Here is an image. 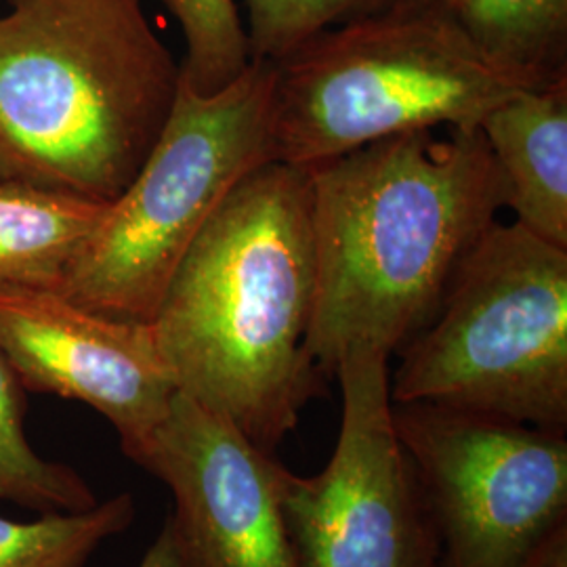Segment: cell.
I'll list each match as a JSON object with an SVG mask.
<instances>
[{
  "label": "cell",
  "instance_id": "9a60e30c",
  "mask_svg": "<svg viewBox=\"0 0 567 567\" xmlns=\"http://www.w3.org/2000/svg\"><path fill=\"white\" fill-rule=\"evenodd\" d=\"M135 519V501L118 494L81 513L16 522L0 515V567H84L105 540Z\"/></svg>",
  "mask_w": 567,
  "mask_h": 567
},
{
  "label": "cell",
  "instance_id": "30bf717a",
  "mask_svg": "<svg viewBox=\"0 0 567 567\" xmlns=\"http://www.w3.org/2000/svg\"><path fill=\"white\" fill-rule=\"evenodd\" d=\"M0 353L25 391L100 412L126 456L177 395L152 324L91 311L58 290L0 292Z\"/></svg>",
  "mask_w": 567,
  "mask_h": 567
},
{
  "label": "cell",
  "instance_id": "4fadbf2b",
  "mask_svg": "<svg viewBox=\"0 0 567 567\" xmlns=\"http://www.w3.org/2000/svg\"><path fill=\"white\" fill-rule=\"evenodd\" d=\"M466 37L526 89L567 81V0H446Z\"/></svg>",
  "mask_w": 567,
  "mask_h": 567
},
{
  "label": "cell",
  "instance_id": "ac0fdd59",
  "mask_svg": "<svg viewBox=\"0 0 567 567\" xmlns=\"http://www.w3.org/2000/svg\"><path fill=\"white\" fill-rule=\"evenodd\" d=\"M527 567H567V526L559 527L547 543L536 550Z\"/></svg>",
  "mask_w": 567,
  "mask_h": 567
},
{
  "label": "cell",
  "instance_id": "3957f363",
  "mask_svg": "<svg viewBox=\"0 0 567 567\" xmlns=\"http://www.w3.org/2000/svg\"><path fill=\"white\" fill-rule=\"evenodd\" d=\"M182 65L142 0H9L0 182L114 203L158 142Z\"/></svg>",
  "mask_w": 567,
  "mask_h": 567
},
{
  "label": "cell",
  "instance_id": "8fae6325",
  "mask_svg": "<svg viewBox=\"0 0 567 567\" xmlns=\"http://www.w3.org/2000/svg\"><path fill=\"white\" fill-rule=\"evenodd\" d=\"M515 224L567 248V81L517 89L477 126Z\"/></svg>",
  "mask_w": 567,
  "mask_h": 567
},
{
  "label": "cell",
  "instance_id": "7c38bea8",
  "mask_svg": "<svg viewBox=\"0 0 567 567\" xmlns=\"http://www.w3.org/2000/svg\"><path fill=\"white\" fill-rule=\"evenodd\" d=\"M107 204L0 182V292L58 290Z\"/></svg>",
  "mask_w": 567,
  "mask_h": 567
},
{
  "label": "cell",
  "instance_id": "6da1fadb",
  "mask_svg": "<svg viewBox=\"0 0 567 567\" xmlns=\"http://www.w3.org/2000/svg\"><path fill=\"white\" fill-rule=\"evenodd\" d=\"M305 168L316 250L307 353L334 377L349 353L391 358L429 324L505 208V183L477 126L395 135Z\"/></svg>",
  "mask_w": 567,
  "mask_h": 567
},
{
  "label": "cell",
  "instance_id": "ffe728a7",
  "mask_svg": "<svg viewBox=\"0 0 567 567\" xmlns=\"http://www.w3.org/2000/svg\"><path fill=\"white\" fill-rule=\"evenodd\" d=\"M444 2H446V0H444Z\"/></svg>",
  "mask_w": 567,
  "mask_h": 567
},
{
  "label": "cell",
  "instance_id": "ba28073f",
  "mask_svg": "<svg viewBox=\"0 0 567 567\" xmlns=\"http://www.w3.org/2000/svg\"><path fill=\"white\" fill-rule=\"evenodd\" d=\"M389 360L379 351L341 360L343 412L328 465L307 477L284 471L299 567H435L423 496L393 419Z\"/></svg>",
  "mask_w": 567,
  "mask_h": 567
},
{
  "label": "cell",
  "instance_id": "52a82bcc",
  "mask_svg": "<svg viewBox=\"0 0 567 567\" xmlns=\"http://www.w3.org/2000/svg\"><path fill=\"white\" fill-rule=\"evenodd\" d=\"M450 567H527L567 526L566 431L440 404H393Z\"/></svg>",
  "mask_w": 567,
  "mask_h": 567
},
{
  "label": "cell",
  "instance_id": "5b68a950",
  "mask_svg": "<svg viewBox=\"0 0 567 567\" xmlns=\"http://www.w3.org/2000/svg\"><path fill=\"white\" fill-rule=\"evenodd\" d=\"M276 63L250 60L213 95L179 86L142 168L107 204L60 292L91 311L152 322L185 252L240 183L274 163Z\"/></svg>",
  "mask_w": 567,
  "mask_h": 567
},
{
  "label": "cell",
  "instance_id": "8992f818",
  "mask_svg": "<svg viewBox=\"0 0 567 567\" xmlns=\"http://www.w3.org/2000/svg\"><path fill=\"white\" fill-rule=\"evenodd\" d=\"M400 358L393 404L450 405L566 431L567 248L494 221Z\"/></svg>",
  "mask_w": 567,
  "mask_h": 567
},
{
  "label": "cell",
  "instance_id": "277c9868",
  "mask_svg": "<svg viewBox=\"0 0 567 567\" xmlns=\"http://www.w3.org/2000/svg\"><path fill=\"white\" fill-rule=\"evenodd\" d=\"M517 89L444 0H393L276 63L274 156L305 168L395 135L480 126Z\"/></svg>",
  "mask_w": 567,
  "mask_h": 567
},
{
  "label": "cell",
  "instance_id": "5bb4252c",
  "mask_svg": "<svg viewBox=\"0 0 567 567\" xmlns=\"http://www.w3.org/2000/svg\"><path fill=\"white\" fill-rule=\"evenodd\" d=\"M23 391L0 353V503L39 515L95 507V492L72 466L44 458L28 442Z\"/></svg>",
  "mask_w": 567,
  "mask_h": 567
},
{
  "label": "cell",
  "instance_id": "2e32d148",
  "mask_svg": "<svg viewBox=\"0 0 567 567\" xmlns=\"http://www.w3.org/2000/svg\"><path fill=\"white\" fill-rule=\"evenodd\" d=\"M182 25V82L213 95L236 81L250 63V44L234 0H163Z\"/></svg>",
  "mask_w": 567,
  "mask_h": 567
},
{
  "label": "cell",
  "instance_id": "7a4b0ae2",
  "mask_svg": "<svg viewBox=\"0 0 567 567\" xmlns=\"http://www.w3.org/2000/svg\"><path fill=\"white\" fill-rule=\"evenodd\" d=\"M313 301L307 168L274 161L217 208L150 324L177 391L274 452L318 389Z\"/></svg>",
  "mask_w": 567,
  "mask_h": 567
},
{
  "label": "cell",
  "instance_id": "d6986e66",
  "mask_svg": "<svg viewBox=\"0 0 567 567\" xmlns=\"http://www.w3.org/2000/svg\"><path fill=\"white\" fill-rule=\"evenodd\" d=\"M137 567H179L177 561V553L173 545V536L171 529L164 524L158 538L152 543V547L145 550L142 561Z\"/></svg>",
  "mask_w": 567,
  "mask_h": 567
},
{
  "label": "cell",
  "instance_id": "e0dca14e",
  "mask_svg": "<svg viewBox=\"0 0 567 567\" xmlns=\"http://www.w3.org/2000/svg\"><path fill=\"white\" fill-rule=\"evenodd\" d=\"M393 0H248L250 60L278 63L305 42L347 21L360 20Z\"/></svg>",
  "mask_w": 567,
  "mask_h": 567
},
{
  "label": "cell",
  "instance_id": "9c48e42d",
  "mask_svg": "<svg viewBox=\"0 0 567 567\" xmlns=\"http://www.w3.org/2000/svg\"><path fill=\"white\" fill-rule=\"evenodd\" d=\"M128 458L173 494L179 567H299L282 505L286 466L224 416L177 391Z\"/></svg>",
  "mask_w": 567,
  "mask_h": 567
}]
</instances>
